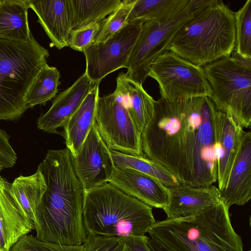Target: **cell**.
<instances>
[{"mask_svg":"<svg viewBox=\"0 0 251 251\" xmlns=\"http://www.w3.org/2000/svg\"><path fill=\"white\" fill-rule=\"evenodd\" d=\"M217 112L208 97L159 98L141 133L143 156L166 168L180 183L212 185L217 181L221 154Z\"/></svg>","mask_w":251,"mask_h":251,"instance_id":"1","label":"cell"},{"mask_svg":"<svg viewBox=\"0 0 251 251\" xmlns=\"http://www.w3.org/2000/svg\"><path fill=\"white\" fill-rule=\"evenodd\" d=\"M38 169L46 189L33 212L36 237L64 245L83 244L87 235L83 220L84 189L66 148L50 150Z\"/></svg>","mask_w":251,"mask_h":251,"instance_id":"2","label":"cell"},{"mask_svg":"<svg viewBox=\"0 0 251 251\" xmlns=\"http://www.w3.org/2000/svg\"><path fill=\"white\" fill-rule=\"evenodd\" d=\"M193 18L168 50L201 67L230 56L235 47L234 12L219 0H193Z\"/></svg>","mask_w":251,"mask_h":251,"instance_id":"3","label":"cell"},{"mask_svg":"<svg viewBox=\"0 0 251 251\" xmlns=\"http://www.w3.org/2000/svg\"><path fill=\"white\" fill-rule=\"evenodd\" d=\"M229 209L221 201L193 216L155 221L147 233L150 240L170 251H243Z\"/></svg>","mask_w":251,"mask_h":251,"instance_id":"4","label":"cell"},{"mask_svg":"<svg viewBox=\"0 0 251 251\" xmlns=\"http://www.w3.org/2000/svg\"><path fill=\"white\" fill-rule=\"evenodd\" d=\"M87 234L124 238L143 236L156 221L152 207L108 182L84 190Z\"/></svg>","mask_w":251,"mask_h":251,"instance_id":"5","label":"cell"},{"mask_svg":"<svg viewBox=\"0 0 251 251\" xmlns=\"http://www.w3.org/2000/svg\"><path fill=\"white\" fill-rule=\"evenodd\" d=\"M49 56L32 35L25 42L0 38V120H16L28 109L26 95Z\"/></svg>","mask_w":251,"mask_h":251,"instance_id":"6","label":"cell"},{"mask_svg":"<svg viewBox=\"0 0 251 251\" xmlns=\"http://www.w3.org/2000/svg\"><path fill=\"white\" fill-rule=\"evenodd\" d=\"M210 84V98L217 111L231 117L242 127L251 123V59L235 52L202 67Z\"/></svg>","mask_w":251,"mask_h":251,"instance_id":"7","label":"cell"},{"mask_svg":"<svg viewBox=\"0 0 251 251\" xmlns=\"http://www.w3.org/2000/svg\"><path fill=\"white\" fill-rule=\"evenodd\" d=\"M193 17V0H190L185 8L168 20L145 22L128 59L126 76L143 85L152 63L168 50L177 31Z\"/></svg>","mask_w":251,"mask_h":251,"instance_id":"8","label":"cell"},{"mask_svg":"<svg viewBox=\"0 0 251 251\" xmlns=\"http://www.w3.org/2000/svg\"><path fill=\"white\" fill-rule=\"evenodd\" d=\"M148 76L158 83L161 98L183 100L210 97L212 90L202 67L168 50L151 65Z\"/></svg>","mask_w":251,"mask_h":251,"instance_id":"9","label":"cell"},{"mask_svg":"<svg viewBox=\"0 0 251 251\" xmlns=\"http://www.w3.org/2000/svg\"><path fill=\"white\" fill-rule=\"evenodd\" d=\"M95 122L100 136L110 150L143 156L141 133L119 95L114 92L98 98Z\"/></svg>","mask_w":251,"mask_h":251,"instance_id":"10","label":"cell"},{"mask_svg":"<svg viewBox=\"0 0 251 251\" xmlns=\"http://www.w3.org/2000/svg\"><path fill=\"white\" fill-rule=\"evenodd\" d=\"M143 24L138 21L127 24L106 41L93 43L83 50L85 73L94 84L100 83L107 75L119 69L126 68Z\"/></svg>","mask_w":251,"mask_h":251,"instance_id":"11","label":"cell"},{"mask_svg":"<svg viewBox=\"0 0 251 251\" xmlns=\"http://www.w3.org/2000/svg\"><path fill=\"white\" fill-rule=\"evenodd\" d=\"M73 164L84 190L109 182L115 166L111 150L98 131L96 122L75 156Z\"/></svg>","mask_w":251,"mask_h":251,"instance_id":"12","label":"cell"},{"mask_svg":"<svg viewBox=\"0 0 251 251\" xmlns=\"http://www.w3.org/2000/svg\"><path fill=\"white\" fill-rule=\"evenodd\" d=\"M108 182L151 207L163 209L168 203V187L156 178L138 171L115 167Z\"/></svg>","mask_w":251,"mask_h":251,"instance_id":"13","label":"cell"},{"mask_svg":"<svg viewBox=\"0 0 251 251\" xmlns=\"http://www.w3.org/2000/svg\"><path fill=\"white\" fill-rule=\"evenodd\" d=\"M168 188L169 202L163 210L168 219L193 216L221 202L220 191L214 185L194 187L180 183Z\"/></svg>","mask_w":251,"mask_h":251,"instance_id":"14","label":"cell"},{"mask_svg":"<svg viewBox=\"0 0 251 251\" xmlns=\"http://www.w3.org/2000/svg\"><path fill=\"white\" fill-rule=\"evenodd\" d=\"M84 73L70 87L56 96L50 109L42 114L36 124L39 129L57 133L79 107L94 85Z\"/></svg>","mask_w":251,"mask_h":251,"instance_id":"15","label":"cell"},{"mask_svg":"<svg viewBox=\"0 0 251 251\" xmlns=\"http://www.w3.org/2000/svg\"><path fill=\"white\" fill-rule=\"evenodd\" d=\"M221 201L230 208L243 205L251 199V132L244 131L239 148L224 188Z\"/></svg>","mask_w":251,"mask_h":251,"instance_id":"16","label":"cell"},{"mask_svg":"<svg viewBox=\"0 0 251 251\" xmlns=\"http://www.w3.org/2000/svg\"><path fill=\"white\" fill-rule=\"evenodd\" d=\"M36 13L53 46L59 50L68 47L72 31L71 9L69 0H27Z\"/></svg>","mask_w":251,"mask_h":251,"instance_id":"17","label":"cell"},{"mask_svg":"<svg viewBox=\"0 0 251 251\" xmlns=\"http://www.w3.org/2000/svg\"><path fill=\"white\" fill-rule=\"evenodd\" d=\"M10 183L0 179V250L9 251L25 235L34 229L33 223L27 217L14 199Z\"/></svg>","mask_w":251,"mask_h":251,"instance_id":"18","label":"cell"},{"mask_svg":"<svg viewBox=\"0 0 251 251\" xmlns=\"http://www.w3.org/2000/svg\"><path fill=\"white\" fill-rule=\"evenodd\" d=\"M216 118L221 148L217 181L221 191L227 182L244 131L231 117L225 113L217 111Z\"/></svg>","mask_w":251,"mask_h":251,"instance_id":"19","label":"cell"},{"mask_svg":"<svg viewBox=\"0 0 251 251\" xmlns=\"http://www.w3.org/2000/svg\"><path fill=\"white\" fill-rule=\"evenodd\" d=\"M100 83H95L80 105L63 126L67 148L75 156L95 122Z\"/></svg>","mask_w":251,"mask_h":251,"instance_id":"20","label":"cell"},{"mask_svg":"<svg viewBox=\"0 0 251 251\" xmlns=\"http://www.w3.org/2000/svg\"><path fill=\"white\" fill-rule=\"evenodd\" d=\"M114 91L122 99L138 130L142 133L153 116L155 100L142 85L129 79L126 73L119 74Z\"/></svg>","mask_w":251,"mask_h":251,"instance_id":"21","label":"cell"},{"mask_svg":"<svg viewBox=\"0 0 251 251\" xmlns=\"http://www.w3.org/2000/svg\"><path fill=\"white\" fill-rule=\"evenodd\" d=\"M27 0H2L0 3V38L27 42L32 34L28 21Z\"/></svg>","mask_w":251,"mask_h":251,"instance_id":"22","label":"cell"},{"mask_svg":"<svg viewBox=\"0 0 251 251\" xmlns=\"http://www.w3.org/2000/svg\"><path fill=\"white\" fill-rule=\"evenodd\" d=\"M72 30L80 29L105 19L121 4V0H69Z\"/></svg>","mask_w":251,"mask_h":251,"instance_id":"23","label":"cell"},{"mask_svg":"<svg viewBox=\"0 0 251 251\" xmlns=\"http://www.w3.org/2000/svg\"><path fill=\"white\" fill-rule=\"evenodd\" d=\"M190 0H135L126 23L148 21H164L181 12Z\"/></svg>","mask_w":251,"mask_h":251,"instance_id":"24","label":"cell"},{"mask_svg":"<svg viewBox=\"0 0 251 251\" xmlns=\"http://www.w3.org/2000/svg\"><path fill=\"white\" fill-rule=\"evenodd\" d=\"M115 166L132 169L153 177L165 186L180 184L177 178L160 164L142 155L124 153L111 150Z\"/></svg>","mask_w":251,"mask_h":251,"instance_id":"25","label":"cell"},{"mask_svg":"<svg viewBox=\"0 0 251 251\" xmlns=\"http://www.w3.org/2000/svg\"><path fill=\"white\" fill-rule=\"evenodd\" d=\"M59 71L48 64L39 71L32 83L25 99L28 108L38 104H45L55 98L60 84Z\"/></svg>","mask_w":251,"mask_h":251,"instance_id":"26","label":"cell"},{"mask_svg":"<svg viewBox=\"0 0 251 251\" xmlns=\"http://www.w3.org/2000/svg\"><path fill=\"white\" fill-rule=\"evenodd\" d=\"M235 19V53L245 59H251V0L237 12Z\"/></svg>","mask_w":251,"mask_h":251,"instance_id":"27","label":"cell"},{"mask_svg":"<svg viewBox=\"0 0 251 251\" xmlns=\"http://www.w3.org/2000/svg\"><path fill=\"white\" fill-rule=\"evenodd\" d=\"M135 0H123L119 7L103 22L95 42H103L127 25L126 20Z\"/></svg>","mask_w":251,"mask_h":251,"instance_id":"28","label":"cell"},{"mask_svg":"<svg viewBox=\"0 0 251 251\" xmlns=\"http://www.w3.org/2000/svg\"><path fill=\"white\" fill-rule=\"evenodd\" d=\"M83 245H64L45 242L32 234L22 236L9 251H83Z\"/></svg>","mask_w":251,"mask_h":251,"instance_id":"29","label":"cell"},{"mask_svg":"<svg viewBox=\"0 0 251 251\" xmlns=\"http://www.w3.org/2000/svg\"><path fill=\"white\" fill-rule=\"evenodd\" d=\"M83 251H123V238L87 234Z\"/></svg>","mask_w":251,"mask_h":251,"instance_id":"30","label":"cell"},{"mask_svg":"<svg viewBox=\"0 0 251 251\" xmlns=\"http://www.w3.org/2000/svg\"><path fill=\"white\" fill-rule=\"evenodd\" d=\"M102 22L84 28L71 31L68 46L73 50L83 51V50L95 42Z\"/></svg>","mask_w":251,"mask_h":251,"instance_id":"31","label":"cell"},{"mask_svg":"<svg viewBox=\"0 0 251 251\" xmlns=\"http://www.w3.org/2000/svg\"><path fill=\"white\" fill-rule=\"evenodd\" d=\"M17 160V154L10 144L8 135L0 128V170L13 167Z\"/></svg>","mask_w":251,"mask_h":251,"instance_id":"32","label":"cell"},{"mask_svg":"<svg viewBox=\"0 0 251 251\" xmlns=\"http://www.w3.org/2000/svg\"><path fill=\"white\" fill-rule=\"evenodd\" d=\"M148 238L146 235L130 236L123 238V251H150L147 245Z\"/></svg>","mask_w":251,"mask_h":251,"instance_id":"33","label":"cell"},{"mask_svg":"<svg viewBox=\"0 0 251 251\" xmlns=\"http://www.w3.org/2000/svg\"><path fill=\"white\" fill-rule=\"evenodd\" d=\"M147 245L150 251H170L167 249L158 245L150 240L148 241Z\"/></svg>","mask_w":251,"mask_h":251,"instance_id":"34","label":"cell"},{"mask_svg":"<svg viewBox=\"0 0 251 251\" xmlns=\"http://www.w3.org/2000/svg\"><path fill=\"white\" fill-rule=\"evenodd\" d=\"M0 172H1V171L0 170ZM1 176H0V178H1Z\"/></svg>","mask_w":251,"mask_h":251,"instance_id":"35","label":"cell"},{"mask_svg":"<svg viewBox=\"0 0 251 251\" xmlns=\"http://www.w3.org/2000/svg\"><path fill=\"white\" fill-rule=\"evenodd\" d=\"M2 0H0V3H1Z\"/></svg>","mask_w":251,"mask_h":251,"instance_id":"36","label":"cell"},{"mask_svg":"<svg viewBox=\"0 0 251 251\" xmlns=\"http://www.w3.org/2000/svg\"><path fill=\"white\" fill-rule=\"evenodd\" d=\"M0 251H1L0 250Z\"/></svg>","mask_w":251,"mask_h":251,"instance_id":"37","label":"cell"}]
</instances>
